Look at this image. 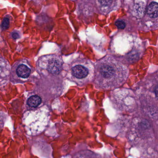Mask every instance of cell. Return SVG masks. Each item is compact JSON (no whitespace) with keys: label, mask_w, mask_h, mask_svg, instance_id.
Returning a JSON list of instances; mask_svg holds the SVG:
<instances>
[{"label":"cell","mask_w":158,"mask_h":158,"mask_svg":"<svg viewBox=\"0 0 158 158\" xmlns=\"http://www.w3.org/2000/svg\"><path fill=\"white\" fill-rule=\"evenodd\" d=\"M95 70V83L101 89L119 87L126 81L128 76L126 66L111 57H107L98 61Z\"/></svg>","instance_id":"obj_1"},{"label":"cell","mask_w":158,"mask_h":158,"mask_svg":"<svg viewBox=\"0 0 158 158\" xmlns=\"http://www.w3.org/2000/svg\"><path fill=\"white\" fill-rule=\"evenodd\" d=\"M71 74L74 78L83 79L86 78L89 74L88 67L81 64H77L74 65L71 70Z\"/></svg>","instance_id":"obj_2"},{"label":"cell","mask_w":158,"mask_h":158,"mask_svg":"<svg viewBox=\"0 0 158 158\" xmlns=\"http://www.w3.org/2000/svg\"><path fill=\"white\" fill-rule=\"evenodd\" d=\"M17 73L19 77L22 78H27L30 75L31 70L24 65H21L17 69Z\"/></svg>","instance_id":"obj_4"},{"label":"cell","mask_w":158,"mask_h":158,"mask_svg":"<svg viewBox=\"0 0 158 158\" xmlns=\"http://www.w3.org/2000/svg\"><path fill=\"white\" fill-rule=\"evenodd\" d=\"M41 102V99L38 96L35 95L32 96L28 100L27 103L29 106L31 107H37L38 106Z\"/></svg>","instance_id":"obj_6"},{"label":"cell","mask_w":158,"mask_h":158,"mask_svg":"<svg viewBox=\"0 0 158 158\" xmlns=\"http://www.w3.org/2000/svg\"><path fill=\"white\" fill-rule=\"evenodd\" d=\"M63 62L61 59L58 58L54 57L51 59L49 61L48 70L50 73L58 75L62 70Z\"/></svg>","instance_id":"obj_3"},{"label":"cell","mask_w":158,"mask_h":158,"mask_svg":"<svg viewBox=\"0 0 158 158\" xmlns=\"http://www.w3.org/2000/svg\"><path fill=\"white\" fill-rule=\"evenodd\" d=\"M115 25L118 28L123 29L125 28L126 25H125V22L123 21L118 20L115 22Z\"/></svg>","instance_id":"obj_8"},{"label":"cell","mask_w":158,"mask_h":158,"mask_svg":"<svg viewBox=\"0 0 158 158\" xmlns=\"http://www.w3.org/2000/svg\"><path fill=\"white\" fill-rule=\"evenodd\" d=\"M12 36L14 39H16L19 37V35L17 33H14L13 34Z\"/></svg>","instance_id":"obj_9"},{"label":"cell","mask_w":158,"mask_h":158,"mask_svg":"<svg viewBox=\"0 0 158 158\" xmlns=\"http://www.w3.org/2000/svg\"><path fill=\"white\" fill-rule=\"evenodd\" d=\"M158 4L157 2H152L148 6L147 14L150 17L155 18L158 16Z\"/></svg>","instance_id":"obj_5"},{"label":"cell","mask_w":158,"mask_h":158,"mask_svg":"<svg viewBox=\"0 0 158 158\" xmlns=\"http://www.w3.org/2000/svg\"><path fill=\"white\" fill-rule=\"evenodd\" d=\"M9 20L7 18H5L2 21L1 26L3 29H7L9 28Z\"/></svg>","instance_id":"obj_7"}]
</instances>
